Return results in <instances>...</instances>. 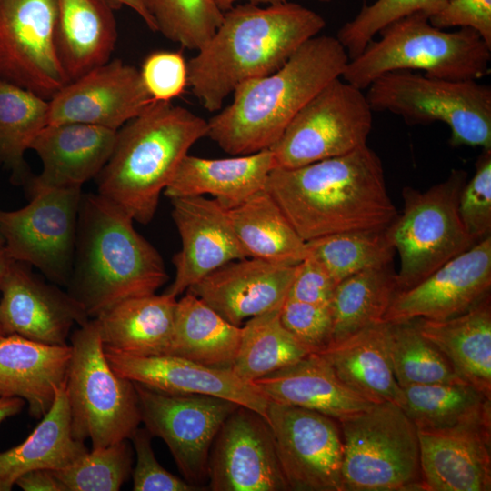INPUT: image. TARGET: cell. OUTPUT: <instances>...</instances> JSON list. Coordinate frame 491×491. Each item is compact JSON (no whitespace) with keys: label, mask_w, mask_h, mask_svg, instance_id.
<instances>
[{"label":"cell","mask_w":491,"mask_h":491,"mask_svg":"<svg viewBox=\"0 0 491 491\" xmlns=\"http://www.w3.org/2000/svg\"><path fill=\"white\" fill-rule=\"evenodd\" d=\"M265 189L304 241L383 230L397 216L383 165L367 145L296 168H274Z\"/></svg>","instance_id":"1"},{"label":"cell","mask_w":491,"mask_h":491,"mask_svg":"<svg viewBox=\"0 0 491 491\" xmlns=\"http://www.w3.org/2000/svg\"><path fill=\"white\" fill-rule=\"evenodd\" d=\"M325 26L319 14L296 3L235 5L186 62L188 85L206 110L218 111L237 85L279 69Z\"/></svg>","instance_id":"2"},{"label":"cell","mask_w":491,"mask_h":491,"mask_svg":"<svg viewBox=\"0 0 491 491\" xmlns=\"http://www.w3.org/2000/svg\"><path fill=\"white\" fill-rule=\"evenodd\" d=\"M348 61L336 36L306 40L274 73L237 85L232 103L207 121L206 136L232 155L270 149L299 110L342 76Z\"/></svg>","instance_id":"3"},{"label":"cell","mask_w":491,"mask_h":491,"mask_svg":"<svg viewBox=\"0 0 491 491\" xmlns=\"http://www.w3.org/2000/svg\"><path fill=\"white\" fill-rule=\"evenodd\" d=\"M133 223L98 193L83 194L67 286L90 318L124 300L155 294L168 280L160 254Z\"/></svg>","instance_id":"4"},{"label":"cell","mask_w":491,"mask_h":491,"mask_svg":"<svg viewBox=\"0 0 491 491\" xmlns=\"http://www.w3.org/2000/svg\"><path fill=\"white\" fill-rule=\"evenodd\" d=\"M207 130V121L189 109L153 101L117 130L112 154L95 178L97 193L147 225L181 161Z\"/></svg>","instance_id":"5"},{"label":"cell","mask_w":491,"mask_h":491,"mask_svg":"<svg viewBox=\"0 0 491 491\" xmlns=\"http://www.w3.org/2000/svg\"><path fill=\"white\" fill-rule=\"evenodd\" d=\"M341 78L364 90L380 75L421 70L447 80H479L490 72L491 47L470 28L447 32L434 26L424 13L398 19L379 31Z\"/></svg>","instance_id":"6"},{"label":"cell","mask_w":491,"mask_h":491,"mask_svg":"<svg viewBox=\"0 0 491 491\" xmlns=\"http://www.w3.org/2000/svg\"><path fill=\"white\" fill-rule=\"evenodd\" d=\"M343 491H424L418 430L390 402L338 420Z\"/></svg>","instance_id":"7"},{"label":"cell","mask_w":491,"mask_h":491,"mask_svg":"<svg viewBox=\"0 0 491 491\" xmlns=\"http://www.w3.org/2000/svg\"><path fill=\"white\" fill-rule=\"evenodd\" d=\"M374 112L399 115L408 125L445 123L450 145L491 149V86L408 70L386 73L366 93Z\"/></svg>","instance_id":"8"},{"label":"cell","mask_w":491,"mask_h":491,"mask_svg":"<svg viewBox=\"0 0 491 491\" xmlns=\"http://www.w3.org/2000/svg\"><path fill=\"white\" fill-rule=\"evenodd\" d=\"M71 346L65 391L73 436L92 448L130 439L142 422L137 393L109 365L94 319L74 331Z\"/></svg>","instance_id":"9"},{"label":"cell","mask_w":491,"mask_h":491,"mask_svg":"<svg viewBox=\"0 0 491 491\" xmlns=\"http://www.w3.org/2000/svg\"><path fill=\"white\" fill-rule=\"evenodd\" d=\"M467 174L454 169L443 182L425 192L403 189L404 210L387 227L400 257L397 292L423 281L444 264L477 242L464 226L458 200Z\"/></svg>","instance_id":"10"},{"label":"cell","mask_w":491,"mask_h":491,"mask_svg":"<svg viewBox=\"0 0 491 491\" xmlns=\"http://www.w3.org/2000/svg\"><path fill=\"white\" fill-rule=\"evenodd\" d=\"M373 113L362 89L334 79L299 110L270 148L274 168H296L366 145Z\"/></svg>","instance_id":"11"},{"label":"cell","mask_w":491,"mask_h":491,"mask_svg":"<svg viewBox=\"0 0 491 491\" xmlns=\"http://www.w3.org/2000/svg\"><path fill=\"white\" fill-rule=\"evenodd\" d=\"M82 187L55 188L29 197L15 210L0 209V233L8 256L36 267L52 283L72 275Z\"/></svg>","instance_id":"12"},{"label":"cell","mask_w":491,"mask_h":491,"mask_svg":"<svg viewBox=\"0 0 491 491\" xmlns=\"http://www.w3.org/2000/svg\"><path fill=\"white\" fill-rule=\"evenodd\" d=\"M134 385L145 427L165 442L185 480L201 487L208 480L214 440L239 405L207 395L168 394Z\"/></svg>","instance_id":"13"},{"label":"cell","mask_w":491,"mask_h":491,"mask_svg":"<svg viewBox=\"0 0 491 491\" xmlns=\"http://www.w3.org/2000/svg\"><path fill=\"white\" fill-rule=\"evenodd\" d=\"M56 0H0V79L50 100L67 83L55 43Z\"/></svg>","instance_id":"14"},{"label":"cell","mask_w":491,"mask_h":491,"mask_svg":"<svg viewBox=\"0 0 491 491\" xmlns=\"http://www.w3.org/2000/svg\"><path fill=\"white\" fill-rule=\"evenodd\" d=\"M266 419L289 490L343 491L338 420L271 401Z\"/></svg>","instance_id":"15"},{"label":"cell","mask_w":491,"mask_h":491,"mask_svg":"<svg viewBox=\"0 0 491 491\" xmlns=\"http://www.w3.org/2000/svg\"><path fill=\"white\" fill-rule=\"evenodd\" d=\"M208 480L213 491L289 490L263 416L242 406L229 415L211 447Z\"/></svg>","instance_id":"16"},{"label":"cell","mask_w":491,"mask_h":491,"mask_svg":"<svg viewBox=\"0 0 491 491\" xmlns=\"http://www.w3.org/2000/svg\"><path fill=\"white\" fill-rule=\"evenodd\" d=\"M491 236L449 260L420 283L396 292L383 323L416 318L446 320L461 315L490 294Z\"/></svg>","instance_id":"17"},{"label":"cell","mask_w":491,"mask_h":491,"mask_svg":"<svg viewBox=\"0 0 491 491\" xmlns=\"http://www.w3.org/2000/svg\"><path fill=\"white\" fill-rule=\"evenodd\" d=\"M0 327L50 345H65L74 325L91 318L82 305L55 284H47L28 264L12 260L0 285Z\"/></svg>","instance_id":"18"},{"label":"cell","mask_w":491,"mask_h":491,"mask_svg":"<svg viewBox=\"0 0 491 491\" xmlns=\"http://www.w3.org/2000/svg\"><path fill=\"white\" fill-rule=\"evenodd\" d=\"M153 101L136 67L110 59L67 83L49 100L48 124L83 123L118 130Z\"/></svg>","instance_id":"19"},{"label":"cell","mask_w":491,"mask_h":491,"mask_svg":"<svg viewBox=\"0 0 491 491\" xmlns=\"http://www.w3.org/2000/svg\"><path fill=\"white\" fill-rule=\"evenodd\" d=\"M170 201L181 249L173 256L175 276L165 293L176 297L223 265L246 256L228 210L215 199L195 195Z\"/></svg>","instance_id":"20"},{"label":"cell","mask_w":491,"mask_h":491,"mask_svg":"<svg viewBox=\"0 0 491 491\" xmlns=\"http://www.w3.org/2000/svg\"><path fill=\"white\" fill-rule=\"evenodd\" d=\"M112 369L132 382L168 394H200L225 398L266 419L269 400L231 369L206 366L172 356H135L104 347ZM267 420V419H266Z\"/></svg>","instance_id":"21"},{"label":"cell","mask_w":491,"mask_h":491,"mask_svg":"<svg viewBox=\"0 0 491 491\" xmlns=\"http://www.w3.org/2000/svg\"><path fill=\"white\" fill-rule=\"evenodd\" d=\"M296 269L297 265L245 257L223 265L186 291L240 326L245 319L282 306Z\"/></svg>","instance_id":"22"},{"label":"cell","mask_w":491,"mask_h":491,"mask_svg":"<svg viewBox=\"0 0 491 491\" xmlns=\"http://www.w3.org/2000/svg\"><path fill=\"white\" fill-rule=\"evenodd\" d=\"M117 130L83 123L48 124L33 141L42 172L23 185L27 197L49 189L82 187L108 161Z\"/></svg>","instance_id":"23"},{"label":"cell","mask_w":491,"mask_h":491,"mask_svg":"<svg viewBox=\"0 0 491 491\" xmlns=\"http://www.w3.org/2000/svg\"><path fill=\"white\" fill-rule=\"evenodd\" d=\"M424 491L491 490V423L418 430Z\"/></svg>","instance_id":"24"},{"label":"cell","mask_w":491,"mask_h":491,"mask_svg":"<svg viewBox=\"0 0 491 491\" xmlns=\"http://www.w3.org/2000/svg\"><path fill=\"white\" fill-rule=\"evenodd\" d=\"M71 345H50L17 335L0 338V396L20 397L30 415L42 418L57 390L66 385Z\"/></svg>","instance_id":"25"},{"label":"cell","mask_w":491,"mask_h":491,"mask_svg":"<svg viewBox=\"0 0 491 491\" xmlns=\"http://www.w3.org/2000/svg\"><path fill=\"white\" fill-rule=\"evenodd\" d=\"M274 167L270 149L221 159L186 155L163 193L169 199L211 195L229 210L264 189Z\"/></svg>","instance_id":"26"},{"label":"cell","mask_w":491,"mask_h":491,"mask_svg":"<svg viewBox=\"0 0 491 491\" xmlns=\"http://www.w3.org/2000/svg\"><path fill=\"white\" fill-rule=\"evenodd\" d=\"M252 383L271 402L314 410L336 420L373 405L345 386L318 353Z\"/></svg>","instance_id":"27"},{"label":"cell","mask_w":491,"mask_h":491,"mask_svg":"<svg viewBox=\"0 0 491 491\" xmlns=\"http://www.w3.org/2000/svg\"><path fill=\"white\" fill-rule=\"evenodd\" d=\"M56 10L55 48L69 83L111 59L115 9L106 0H56Z\"/></svg>","instance_id":"28"},{"label":"cell","mask_w":491,"mask_h":491,"mask_svg":"<svg viewBox=\"0 0 491 491\" xmlns=\"http://www.w3.org/2000/svg\"><path fill=\"white\" fill-rule=\"evenodd\" d=\"M413 320L446 356L456 375L491 398L490 294L455 317Z\"/></svg>","instance_id":"29"},{"label":"cell","mask_w":491,"mask_h":491,"mask_svg":"<svg viewBox=\"0 0 491 491\" xmlns=\"http://www.w3.org/2000/svg\"><path fill=\"white\" fill-rule=\"evenodd\" d=\"M176 302L165 293L129 298L91 319L104 347L135 356L168 355Z\"/></svg>","instance_id":"30"},{"label":"cell","mask_w":491,"mask_h":491,"mask_svg":"<svg viewBox=\"0 0 491 491\" xmlns=\"http://www.w3.org/2000/svg\"><path fill=\"white\" fill-rule=\"evenodd\" d=\"M339 380L350 390L376 404L402 407L403 391L393 372L386 340V323L364 328L319 352Z\"/></svg>","instance_id":"31"},{"label":"cell","mask_w":491,"mask_h":491,"mask_svg":"<svg viewBox=\"0 0 491 491\" xmlns=\"http://www.w3.org/2000/svg\"><path fill=\"white\" fill-rule=\"evenodd\" d=\"M88 449L72 435L65 385L41 422L21 444L0 452V491H10L17 478L35 469H63Z\"/></svg>","instance_id":"32"},{"label":"cell","mask_w":491,"mask_h":491,"mask_svg":"<svg viewBox=\"0 0 491 491\" xmlns=\"http://www.w3.org/2000/svg\"><path fill=\"white\" fill-rule=\"evenodd\" d=\"M228 215L246 257L292 266L306 258V241L265 188L229 209Z\"/></svg>","instance_id":"33"},{"label":"cell","mask_w":491,"mask_h":491,"mask_svg":"<svg viewBox=\"0 0 491 491\" xmlns=\"http://www.w3.org/2000/svg\"><path fill=\"white\" fill-rule=\"evenodd\" d=\"M241 327L225 320L194 294L176 302L173 339L168 355L198 364L231 369Z\"/></svg>","instance_id":"34"},{"label":"cell","mask_w":491,"mask_h":491,"mask_svg":"<svg viewBox=\"0 0 491 491\" xmlns=\"http://www.w3.org/2000/svg\"><path fill=\"white\" fill-rule=\"evenodd\" d=\"M403 410L417 430L491 423V398L465 382L402 388Z\"/></svg>","instance_id":"35"},{"label":"cell","mask_w":491,"mask_h":491,"mask_svg":"<svg viewBox=\"0 0 491 491\" xmlns=\"http://www.w3.org/2000/svg\"><path fill=\"white\" fill-rule=\"evenodd\" d=\"M396 275L388 265L363 270L336 285L331 301V344L383 323V317L397 292Z\"/></svg>","instance_id":"36"},{"label":"cell","mask_w":491,"mask_h":491,"mask_svg":"<svg viewBox=\"0 0 491 491\" xmlns=\"http://www.w3.org/2000/svg\"><path fill=\"white\" fill-rule=\"evenodd\" d=\"M49 100L0 79V164L23 186L33 175L25 152L48 125Z\"/></svg>","instance_id":"37"},{"label":"cell","mask_w":491,"mask_h":491,"mask_svg":"<svg viewBox=\"0 0 491 491\" xmlns=\"http://www.w3.org/2000/svg\"><path fill=\"white\" fill-rule=\"evenodd\" d=\"M281 307L247 319L231 370L253 381L290 366L312 352L280 320Z\"/></svg>","instance_id":"38"},{"label":"cell","mask_w":491,"mask_h":491,"mask_svg":"<svg viewBox=\"0 0 491 491\" xmlns=\"http://www.w3.org/2000/svg\"><path fill=\"white\" fill-rule=\"evenodd\" d=\"M306 246V256L321 263L336 284L363 270L391 265L396 254L387 227L327 235Z\"/></svg>","instance_id":"39"},{"label":"cell","mask_w":491,"mask_h":491,"mask_svg":"<svg viewBox=\"0 0 491 491\" xmlns=\"http://www.w3.org/2000/svg\"><path fill=\"white\" fill-rule=\"evenodd\" d=\"M386 340L394 376L401 388L464 382L436 346L419 332L414 320L386 323Z\"/></svg>","instance_id":"40"},{"label":"cell","mask_w":491,"mask_h":491,"mask_svg":"<svg viewBox=\"0 0 491 491\" xmlns=\"http://www.w3.org/2000/svg\"><path fill=\"white\" fill-rule=\"evenodd\" d=\"M157 32L189 50L200 49L221 25L215 0H141Z\"/></svg>","instance_id":"41"},{"label":"cell","mask_w":491,"mask_h":491,"mask_svg":"<svg viewBox=\"0 0 491 491\" xmlns=\"http://www.w3.org/2000/svg\"><path fill=\"white\" fill-rule=\"evenodd\" d=\"M132 466L127 440L92 448L68 466L53 471L64 491H117L126 481Z\"/></svg>","instance_id":"42"},{"label":"cell","mask_w":491,"mask_h":491,"mask_svg":"<svg viewBox=\"0 0 491 491\" xmlns=\"http://www.w3.org/2000/svg\"><path fill=\"white\" fill-rule=\"evenodd\" d=\"M447 0H376L364 5L358 14L344 24L336 38L353 59L389 24L415 13L426 15L438 12Z\"/></svg>","instance_id":"43"},{"label":"cell","mask_w":491,"mask_h":491,"mask_svg":"<svg viewBox=\"0 0 491 491\" xmlns=\"http://www.w3.org/2000/svg\"><path fill=\"white\" fill-rule=\"evenodd\" d=\"M458 212L467 233L476 242L491 233V149H483L473 177L466 181L458 200Z\"/></svg>","instance_id":"44"},{"label":"cell","mask_w":491,"mask_h":491,"mask_svg":"<svg viewBox=\"0 0 491 491\" xmlns=\"http://www.w3.org/2000/svg\"><path fill=\"white\" fill-rule=\"evenodd\" d=\"M283 326L312 352L319 353L332 343L331 305H317L286 297L280 309Z\"/></svg>","instance_id":"45"},{"label":"cell","mask_w":491,"mask_h":491,"mask_svg":"<svg viewBox=\"0 0 491 491\" xmlns=\"http://www.w3.org/2000/svg\"><path fill=\"white\" fill-rule=\"evenodd\" d=\"M140 75L154 101H171L179 96L188 85L187 64L182 54L155 51L144 60Z\"/></svg>","instance_id":"46"},{"label":"cell","mask_w":491,"mask_h":491,"mask_svg":"<svg viewBox=\"0 0 491 491\" xmlns=\"http://www.w3.org/2000/svg\"><path fill=\"white\" fill-rule=\"evenodd\" d=\"M152 435L144 427L137 429L130 438L133 442L136 463L133 470L135 491H196L193 486L165 469L156 460L152 445Z\"/></svg>","instance_id":"47"},{"label":"cell","mask_w":491,"mask_h":491,"mask_svg":"<svg viewBox=\"0 0 491 491\" xmlns=\"http://www.w3.org/2000/svg\"><path fill=\"white\" fill-rule=\"evenodd\" d=\"M428 19L439 29L470 28L491 47V0H447Z\"/></svg>","instance_id":"48"},{"label":"cell","mask_w":491,"mask_h":491,"mask_svg":"<svg viewBox=\"0 0 491 491\" xmlns=\"http://www.w3.org/2000/svg\"><path fill=\"white\" fill-rule=\"evenodd\" d=\"M336 285L321 263L306 256L297 265L287 297L306 303L331 305Z\"/></svg>","instance_id":"49"},{"label":"cell","mask_w":491,"mask_h":491,"mask_svg":"<svg viewBox=\"0 0 491 491\" xmlns=\"http://www.w3.org/2000/svg\"><path fill=\"white\" fill-rule=\"evenodd\" d=\"M15 485L25 491H64L52 470L35 469L20 476Z\"/></svg>","instance_id":"50"},{"label":"cell","mask_w":491,"mask_h":491,"mask_svg":"<svg viewBox=\"0 0 491 491\" xmlns=\"http://www.w3.org/2000/svg\"><path fill=\"white\" fill-rule=\"evenodd\" d=\"M107 3L115 9H120L123 6H127L135 11L145 23L148 28L153 32H157L155 23L153 17L145 8L141 0H106Z\"/></svg>","instance_id":"51"},{"label":"cell","mask_w":491,"mask_h":491,"mask_svg":"<svg viewBox=\"0 0 491 491\" xmlns=\"http://www.w3.org/2000/svg\"><path fill=\"white\" fill-rule=\"evenodd\" d=\"M25 404L20 397L0 396V424L6 418L18 414Z\"/></svg>","instance_id":"52"},{"label":"cell","mask_w":491,"mask_h":491,"mask_svg":"<svg viewBox=\"0 0 491 491\" xmlns=\"http://www.w3.org/2000/svg\"><path fill=\"white\" fill-rule=\"evenodd\" d=\"M238 1H242V0H215V4L217 5L219 9L223 13L230 9ZM246 1L248 3H252L255 5L266 4L269 5H276V4L284 3V2H286L287 0H246Z\"/></svg>","instance_id":"53"},{"label":"cell","mask_w":491,"mask_h":491,"mask_svg":"<svg viewBox=\"0 0 491 491\" xmlns=\"http://www.w3.org/2000/svg\"><path fill=\"white\" fill-rule=\"evenodd\" d=\"M12 260L13 259L8 256L5 248L4 246L0 247V285ZM3 336L4 335L0 327V338Z\"/></svg>","instance_id":"54"},{"label":"cell","mask_w":491,"mask_h":491,"mask_svg":"<svg viewBox=\"0 0 491 491\" xmlns=\"http://www.w3.org/2000/svg\"><path fill=\"white\" fill-rule=\"evenodd\" d=\"M4 246V238L0 233V247Z\"/></svg>","instance_id":"55"},{"label":"cell","mask_w":491,"mask_h":491,"mask_svg":"<svg viewBox=\"0 0 491 491\" xmlns=\"http://www.w3.org/2000/svg\"><path fill=\"white\" fill-rule=\"evenodd\" d=\"M318 1H322V2H329L331 0H318Z\"/></svg>","instance_id":"56"}]
</instances>
